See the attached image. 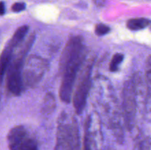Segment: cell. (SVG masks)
Returning <instances> with one entry per match:
<instances>
[{
    "instance_id": "obj_1",
    "label": "cell",
    "mask_w": 151,
    "mask_h": 150,
    "mask_svg": "<svg viewBox=\"0 0 151 150\" xmlns=\"http://www.w3.org/2000/svg\"><path fill=\"white\" fill-rule=\"evenodd\" d=\"M86 49L60 60L59 69L62 75L59 94L62 101L69 103L71 101L74 84L77 75L81 70L86 57Z\"/></svg>"
},
{
    "instance_id": "obj_15",
    "label": "cell",
    "mask_w": 151,
    "mask_h": 150,
    "mask_svg": "<svg viewBox=\"0 0 151 150\" xmlns=\"http://www.w3.org/2000/svg\"><path fill=\"white\" fill-rule=\"evenodd\" d=\"M84 140H83V150H91V146H90L89 138H88V131L84 129Z\"/></svg>"
},
{
    "instance_id": "obj_14",
    "label": "cell",
    "mask_w": 151,
    "mask_h": 150,
    "mask_svg": "<svg viewBox=\"0 0 151 150\" xmlns=\"http://www.w3.org/2000/svg\"><path fill=\"white\" fill-rule=\"evenodd\" d=\"M11 8L13 12L18 13V12L23 11L26 8V4L24 2H16L13 4Z\"/></svg>"
},
{
    "instance_id": "obj_4",
    "label": "cell",
    "mask_w": 151,
    "mask_h": 150,
    "mask_svg": "<svg viewBox=\"0 0 151 150\" xmlns=\"http://www.w3.org/2000/svg\"><path fill=\"white\" fill-rule=\"evenodd\" d=\"M47 69V61L37 55H30L27 58L23 69L24 85L29 88L36 86L42 79Z\"/></svg>"
},
{
    "instance_id": "obj_8",
    "label": "cell",
    "mask_w": 151,
    "mask_h": 150,
    "mask_svg": "<svg viewBox=\"0 0 151 150\" xmlns=\"http://www.w3.org/2000/svg\"><path fill=\"white\" fill-rule=\"evenodd\" d=\"M28 30H29V26L27 25H24V26L18 28L12 36L11 39L7 43L4 50L11 53V54H13V51L15 49L17 48L18 46L20 45L22 41H24L27 33L28 32Z\"/></svg>"
},
{
    "instance_id": "obj_10",
    "label": "cell",
    "mask_w": 151,
    "mask_h": 150,
    "mask_svg": "<svg viewBox=\"0 0 151 150\" xmlns=\"http://www.w3.org/2000/svg\"><path fill=\"white\" fill-rule=\"evenodd\" d=\"M55 106L56 102L54 96L50 93L46 94L42 103V107H41L42 113L44 114H50L54 111Z\"/></svg>"
},
{
    "instance_id": "obj_9",
    "label": "cell",
    "mask_w": 151,
    "mask_h": 150,
    "mask_svg": "<svg viewBox=\"0 0 151 150\" xmlns=\"http://www.w3.org/2000/svg\"><path fill=\"white\" fill-rule=\"evenodd\" d=\"M151 24L150 20L144 18H137V19H131L127 22V27L131 30L137 31L139 29H145Z\"/></svg>"
},
{
    "instance_id": "obj_13",
    "label": "cell",
    "mask_w": 151,
    "mask_h": 150,
    "mask_svg": "<svg viewBox=\"0 0 151 150\" xmlns=\"http://www.w3.org/2000/svg\"><path fill=\"white\" fill-rule=\"evenodd\" d=\"M111 31L110 27L109 26L103 24H98L95 26V33L99 36H103L106 35Z\"/></svg>"
},
{
    "instance_id": "obj_11",
    "label": "cell",
    "mask_w": 151,
    "mask_h": 150,
    "mask_svg": "<svg viewBox=\"0 0 151 150\" xmlns=\"http://www.w3.org/2000/svg\"><path fill=\"white\" fill-rule=\"evenodd\" d=\"M134 150H151V138H139L134 146Z\"/></svg>"
},
{
    "instance_id": "obj_16",
    "label": "cell",
    "mask_w": 151,
    "mask_h": 150,
    "mask_svg": "<svg viewBox=\"0 0 151 150\" xmlns=\"http://www.w3.org/2000/svg\"><path fill=\"white\" fill-rule=\"evenodd\" d=\"M0 13H1V16L4 14L5 13V7H4V1H1V5H0Z\"/></svg>"
},
{
    "instance_id": "obj_12",
    "label": "cell",
    "mask_w": 151,
    "mask_h": 150,
    "mask_svg": "<svg viewBox=\"0 0 151 150\" xmlns=\"http://www.w3.org/2000/svg\"><path fill=\"white\" fill-rule=\"evenodd\" d=\"M124 59V55L122 53H116L113 56L111 59V61L110 63V71L112 72L116 71L119 69V65L121 64V63L122 62Z\"/></svg>"
},
{
    "instance_id": "obj_5",
    "label": "cell",
    "mask_w": 151,
    "mask_h": 150,
    "mask_svg": "<svg viewBox=\"0 0 151 150\" xmlns=\"http://www.w3.org/2000/svg\"><path fill=\"white\" fill-rule=\"evenodd\" d=\"M91 71L92 64H87L81 73L76 89L74 93L72 98L73 106L76 113L78 115H81L83 113L86 104L87 98L91 87Z\"/></svg>"
},
{
    "instance_id": "obj_2",
    "label": "cell",
    "mask_w": 151,
    "mask_h": 150,
    "mask_svg": "<svg viewBox=\"0 0 151 150\" xmlns=\"http://www.w3.org/2000/svg\"><path fill=\"white\" fill-rule=\"evenodd\" d=\"M78 122L73 116L63 112L58 119L56 144L54 150H80Z\"/></svg>"
},
{
    "instance_id": "obj_3",
    "label": "cell",
    "mask_w": 151,
    "mask_h": 150,
    "mask_svg": "<svg viewBox=\"0 0 151 150\" xmlns=\"http://www.w3.org/2000/svg\"><path fill=\"white\" fill-rule=\"evenodd\" d=\"M35 40V35L32 34L28 38L27 41L20 49L17 55L13 59L7 71L6 87L11 95L18 96L22 92L23 83V69L24 66V58Z\"/></svg>"
},
{
    "instance_id": "obj_6",
    "label": "cell",
    "mask_w": 151,
    "mask_h": 150,
    "mask_svg": "<svg viewBox=\"0 0 151 150\" xmlns=\"http://www.w3.org/2000/svg\"><path fill=\"white\" fill-rule=\"evenodd\" d=\"M9 150H38L35 139L23 126L12 128L7 135Z\"/></svg>"
},
{
    "instance_id": "obj_7",
    "label": "cell",
    "mask_w": 151,
    "mask_h": 150,
    "mask_svg": "<svg viewBox=\"0 0 151 150\" xmlns=\"http://www.w3.org/2000/svg\"><path fill=\"white\" fill-rule=\"evenodd\" d=\"M136 88L133 81L127 82L123 88V110L128 129L134 126L136 115Z\"/></svg>"
}]
</instances>
